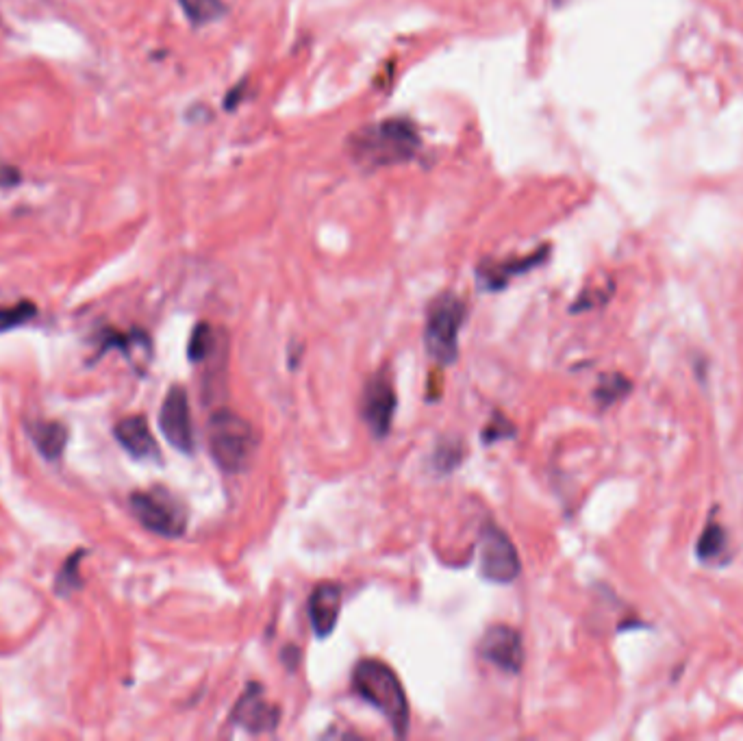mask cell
I'll use <instances>...</instances> for the list:
<instances>
[{
	"mask_svg": "<svg viewBox=\"0 0 743 741\" xmlns=\"http://www.w3.org/2000/svg\"><path fill=\"white\" fill-rule=\"evenodd\" d=\"M352 689L368 705L383 713L396 737L409 733L411 711L398 674L381 659H361L352 670Z\"/></svg>",
	"mask_w": 743,
	"mask_h": 741,
	"instance_id": "obj_1",
	"label": "cell"
},
{
	"mask_svg": "<svg viewBox=\"0 0 743 741\" xmlns=\"http://www.w3.org/2000/svg\"><path fill=\"white\" fill-rule=\"evenodd\" d=\"M350 150L355 161L368 168H383L405 163L420 150V135L409 120L392 118L368 124L350 137Z\"/></svg>",
	"mask_w": 743,
	"mask_h": 741,
	"instance_id": "obj_2",
	"label": "cell"
},
{
	"mask_svg": "<svg viewBox=\"0 0 743 741\" xmlns=\"http://www.w3.org/2000/svg\"><path fill=\"white\" fill-rule=\"evenodd\" d=\"M207 439L213 461L224 472L246 470L257 450L255 426L231 409L211 413Z\"/></svg>",
	"mask_w": 743,
	"mask_h": 741,
	"instance_id": "obj_3",
	"label": "cell"
},
{
	"mask_svg": "<svg viewBox=\"0 0 743 741\" xmlns=\"http://www.w3.org/2000/svg\"><path fill=\"white\" fill-rule=\"evenodd\" d=\"M465 303L455 294H439L426 311L424 346L439 366H452L459 359V333L465 322Z\"/></svg>",
	"mask_w": 743,
	"mask_h": 741,
	"instance_id": "obj_4",
	"label": "cell"
},
{
	"mask_svg": "<svg viewBox=\"0 0 743 741\" xmlns=\"http://www.w3.org/2000/svg\"><path fill=\"white\" fill-rule=\"evenodd\" d=\"M131 511L146 531L161 537H181L187 529V511L168 489L153 487L131 494Z\"/></svg>",
	"mask_w": 743,
	"mask_h": 741,
	"instance_id": "obj_5",
	"label": "cell"
},
{
	"mask_svg": "<svg viewBox=\"0 0 743 741\" xmlns=\"http://www.w3.org/2000/svg\"><path fill=\"white\" fill-rule=\"evenodd\" d=\"M520 555L505 531L487 524L481 535V574L489 583L509 585L520 576Z\"/></svg>",
	"mask_w": 743,
	"mask_h": 741,
	"instance_id": "obj_6",
	"label": "cell"
},
{
	"mask_svg": "<svg viewBox=\"0 0 743 741\" xmlns=\"http://www.w3.org/2000/svg\"><path fill=\"white\" fill-rule=\"evenodd\" d=\"M396 407H398V396H396L392 376H389L387 372H376L374 376H370L363 389L361 416L365 424L370 426L374 437L383 439L389 435V431H392Z\"/></svg>",
	"mask_w": 743,
	"mask_h": 741,
	"instance_id": "obj_7",
	"label": "cell"
},
{
	"mask_svg": "<svg viewBox=\"0 0 743 741\" xmlns=\"http://www.w3.org/2000/svg\"><path fill=\"white\" fill-rule=\"evenodd\" d=\"M159 429L172 448L185 452V455H192L196 439L190 398H187V389L183 385H172L166 398H163L159 411Z\"/></svg>",
	"mask_w": 743,
	"mask_h": 741,
	"instance_id": "obj_8",
	"label": "cell"
},
{
	"mask_svg": "<svg viewBox=\"0 0 743 741\" xmlns=\"http://www.w3.org/2000/svg\"><path fill=\"white\" fill-rule=\"evenodd\" d=\"M281 722V709L263 698V687L250 683L231 711V726H242L248 733H272Z\"/></svg>",
	"mask_w": 743,
	"mask_h": 741,
	"instance_id": "obj_9",
	"label": "cell"
},
{
	"mask_svg": "<svg viewBox=\"0 0 743 741\" xmlns=\"http://www.w3.org/2000/svg\"><path fill=\"white\" fill-rule=\"evenodd\" d=\"M478 655L509 674H518L524 665V644L520 633L507 624H494L485 631Z\"/></svg>",
	"mask_w": 743,
	"mask_h": 741,
	"instance_id": "obj_10",
	"label": "cell"
},
{
	"mask_svg": "<svg viewBox=\"0 0 743 741\" xmlns=\"http://www.w3.org/2000/svg\"><path fill=\"white\" fill-rule=\"evenodd\" d=\"M113 435H116L118 444L129 452L137 461H161V450L157 439L150 431V424L144 416H129L122 418L113 426Z\"/></svg>",
	"mask_w": 743,
	"mask_h": 741,
	"instance_id": "obj_11",
	"label": "cell"
},
{
	"mask_svg": "<svg viewBox=\"0 0 743 741\" xmlns=\"http://www.w3.org/2000/svg\"><path fill=\"white\" fill-rule=\"evenodd\" d=\"M339 613H342V587L337 583H320L309 598V620L318 639L333 635Z\"/></svg>",
	"mask_w": 743,
	"mask_h": 741,
	"instance_id": "obj_12",
	"label": "cell"
},
{
	"mask_svg": "<svg viewBox=\"0 0 743 741\" xmlns=\"http://www.w3.org/2000/svg\"><path fill=\"white\" fill-rule=\"evenodd\" d=\"M546 257V250H539V253L528 255L524 259H509V261H500V263H485V266L478 268V281L485 287L487 292H500L505 290L511 279L528 272L531 268L539 266L541 261Z\"/></svg>",
	"mask_w": 743,
	"mask_h": 741,
	"instance_id": "obj_13",
	"label": "cell"
},
{
	"mask_svg": "<svg viewBox=\"0 0 743 741\" xmlns=\"http://www.w3.org/2000/svg\"><path fill=\"white\" fill-rule=\"evenodd\" d=\"M29 437L35 444L37 452L46 461H59L64 455L66 444H68V426L57 420H35L29 424Z\"/></svg>",
	"mask_w": 743,
	"mask_h": 741,
	"instance_id": "obj_14",
	"label": "cell"
},
{
	"mask_svg": "<svg viewBox=\"0 0 743 741\" xmlns=\"http://www.w3.org/2000/svg\"><path fill=\"white\" fill-rule=\"evenodd\" d=\"M100 350L98 355H105L109 348H120L124 355H127L129 359H133V350L131 348H146V350H153V344H150V337L144 333V331H131V333H120V331H113V329H105L103 333H100Z\"/></svg>",
	"mask_w": 743,
	"mask_h": 741,
	"instance_id": "obj_15",
	"label": "cell"
},
{
	"mask_svg": "<svg viewBox=\"0 0 743 741\" xmlns=\"http://www.w3.org/2000/svg\"><path fill=\"white\" fill-rule=\"evenodd\" d=\"M87 555L85 548H79L74 555H70L64 565H61L57 576H55V594L61 596V598H68L72 596L77 589L83 587V579H81V559Z\"/></svg>",
	"mask_w": 743,
	"mask_h": 741,
	"instance_id": "obj_16",
	"label": "cell"
},
{
	"mask_svg": "<svg viewBox=\"0 0 743 741\" xmlns=\"http://www.w3.org/2000/svg\"><path fill=\"white\" fill-rule=\"evenodd\" d=\"M726 548V531L722 524H717L715 520H709V524L704 526V531L698 539L696 546V555L700 561H711L715 557H720Z\"/></svg>",
	"mask_w": 743,
	"mask_h": 741,
	"instance_id": "obj_17",
	"label": "cell"
},
{
	"mask_svg": "<svg viewBox=\"0 0 743 741\" xmlns=\"http://www.w3.org/2000/svg\"><path fill=\"white\" fill-rule=\"evenodd\" d=\"M628 392H631V381H628L626 376L609 374V376H602V381L594 392V398H596V403L600 405V409H607V407L615 405L617 400H622Z\"/></svg>",
	"mask_w": 743,
	"mask_h": 741,
	"instance_id": "obj_18",
	"label": "cell"
},
{
	"mask_svg": "<svg viewBox=\"0 0 743 741\" xmlns=\"http://www.w3.org/2000/svg\"><path fill=\"white\" fill-rule=\"evenodd\" d=\"M179 5L194 24H209L226 11L224 0H179Z\"/></svg>",
	"mask_w": 743,
	"mask_h": 741,
	"instance_id": "obj_19",
	"label": "cell"
},
{
	"mask_svg": "<svg viewBox=\"0 0 743 741\" xmlns=\"http://www.w3.org/2000/svg\"><path fill=\"white\" fill-rule=\"evenodd\" d=\"M213 350H216V333H213L207 322L196 324L190 337V346H187V355H190L194 363H200L205 361Z\"/></svg>",
	"mask_w": 743,
	"mask_h": 741,
	"instance_id": "obj_20",
	"label": "cell"
},
{
	"mask_svg": "<svg viewBox=\"0 0 743 741\" xmlns=\"http://www.w3.org/2000/svg\"><path fill=\"white\" fill-rule=\"evenodd\" d=\"M35 313H37V307L29 303V300H22V303L9 305V307L0 305V335L11 329H18V326H22L24 322L35 318Z\"/></svg>",
	"mask_w": 743,
	"mask_h": 741,
	"instance_id": "obj_21",
	"label": "cell"
},
{
	"mask_svg": "<svg viewBox=\"0 0 743 741\" xmlns=\"http://www.w3.org/2000/svg\"><path fill=\"white\" fill-rule=\"evenodd\" d=\"M461 459H463V444L461 442H452V444L444 442V444H439V448L435 452V466H437V470H442V472L455 470L461 463Z\"/></svg>",
	"mask_w": 743,
	"mask_h": 741,
	"instance_id": "obj_22",
	"label": "cell"
},
{
	"mask_svg": "<svg viewBox=\"0 0 743 741\" xmlns=\"http://www.w3.org/2000/svg\"><path fill=\"white\" fill-rule=\"evenodd\" d=\"M513 435H515L513 422L502 416V413H494V416H491V422L485 426V431H483V442L496 444L500 442V439H507Z\"/></svg>",
	"mask_w": 743,
	"mask_h": 741,
	"instance_id": "obj_23",
	"label": "cell"
},
{
	"mask_svg": "<svg viewBox=\"0 0 743 741\" xmlns=\"http://www.w3.org/2000/svg\"><path fill=\"white\" fill-rule=\"evenodd\" d=\"M283 663L287 665L289 672H296L298 665H300V650L298 646H285L283 648Z\"/></svg>",
	"mask_w": 743,
	"mask_h": 741,
	"instance_id": "obj_24",
	"label": "cell"
}]
</instances>
